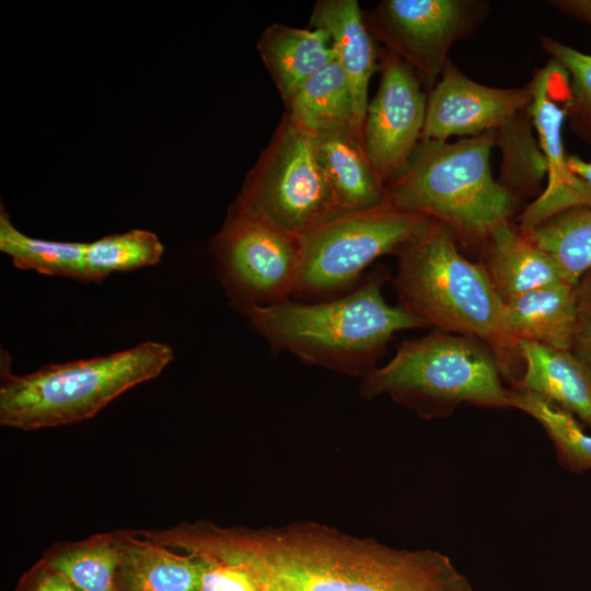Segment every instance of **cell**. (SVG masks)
<instances>
[{
    "label": "cell",
    "instance_id": "1",
    "mask_svg": "<svg viewBox=\"0 0 591 591\" xmlns=\"http://www.w3.org/2000/svg\"><path fill=\"white\" fill-rule=\"evenodd\" d=\"M222 545L288 591H473L444 554L402 549L313 522L218 530Z\"/></svg>",
    "mask_w": 591,
    "mask_h": 591
},
{
    "label": "cell",
    "instance_id": "2",
    "mask_svg": "<svg viewBox=\"0 0 591 591\" xmlns=\"http://www.w3.org/2000/svg\"><path fill=\"white\" fill-rule=\"evenodd\" d=\"M457 240L452 228L426 217L397 247L393 285L399 304L434 329L484 341L512 385L524 366L519 345L505 329L503 302L484 265L461 255Z\"/></svg>",
    "mask_w": 591,
    "mask_h": 591
},
{
    "label": "cell",
    "instance_id": "3",
    "mask_svg": "<svg viewBox=\"0 0 591 591\" xmlns=\"http://www.w3.org/2000/svg\"><path fill=\"white\" fill-rule=\"evenodd\" d=\"M386 277L376 270L352 292L326 302L287 299L239 312L275 354L289 351L306 363L363 378L395 333L429 326L401 304L384 300L381 288Z\"/></svg>",
    "mask_w": 591,
    "mask_h": 591
},
{
    "label": "cell",
    "instance_id": "4",
    "mask_svg": "<svg viewBox=\"0 0 591 591\" xmlns=\"http://www.w3.org/2000/svg\"><path fill=\"white\" fill-rule=\"evenodd\" d=\"M495 146V131L455 142L420 140L404 170L385 185L386 202L445 223L459 240L486 244L515 206V196L493 176Z\"/></svg>",
    "mask_w": 591,
    "mask_h": 591
},
{
    "label": "cell",
    "instance_id": "5",
    "mask_svg": "<svg viewBox=\"0 0 591 591\" xmlns=\"http://www.w3.org/2000/svg\"><path fill=\"white\" fill-rule=\"evenodd\" d=\"M173 357L170 345L149 340L18 375L11 371L10 355L2 350L0 424L30 431L92 418L124 392L161 374Z\"/></svg>",
    "mask_w": 591,
    "mask_h": 591
},
{
    "label": "cell",
    "instance_id": "6",
    "mask_svg": "<svg viewBox=\"0 0 591 591\" xmlns=\"http://www.w3.org/2000/svg\"><path fill=\"white\" fill-rule=\"evenodd\" d=\"M493 349L439 329L405 340L394 358L362 378L367 398L387 394L425 419L447 418L461 404L510 408Z\"/></svg>",
    "mask_w": 591,
    "mask_h": 591
},
{
    "label": "cell",
    "instance_id": "7",
    "mask_svg": "<svg viewBox=\"0 0 591 591\" xmlns=\"http://www.w3.org/2000/svg\"><path fill=\"white\" fill-rule=\"evenodd\" d=\"M229 211L300 236L345 210L317 163L313 132L285 112Z\"/></svg>",
    "mask_w": 591,
    "mask_h": 591
},
{
    "label": "cell",
    "instance_id": "8",
    "mask_svg": "<svg viewBox=\"0 0 591 591\" xmlns=\"http://www.w3.org/2000/svg\"><path fill=\"white\" fill-rule=\"evenodd\" d=\"M425 216L389 204L341 211L299 236L300 271L294 293L324 296L354 283L378 257L395 253Z\"/></svg>",
    "mask_w": 591,
    "mask_h": 591
},
{
    "label": "cell",
    "instance_id": "9",
    "mask_svg": "<svg viewBox=\"0 0 591 591\" xmlns=\"http://www.w3.org/2000/svg\"><path fill=\"white\" fill-rule=\"evenodd\" d=\"M210 251L218 278L236 311L271 305L296 291L301 262L299 236L228 211Z\"/></svg>",
    "mask_w": 591,
    "mask_h": 591
},
{
    "label": "cell",
    "instance_id": "10",
    "mask_svg": "<svg viewBox=\"0 0 591 591\" xmlns=\"http://www.w3.org/2000/svg\"><path fill=\"white\" fill-rule=\"evenodd\" d=\"M487 9V3L472 0H383L363 14L374 40L413 68L431 90L452 45L477 28Z\"/></svg>",
    "mask_w": 591,
    "mask_h": 591
},
{
    "label": "cell",
    "instance_id": "11",
    "mask_svg": "<svg viewBox=\"0 0 591 591\" xmlns=\"http://www.w3.org/2000/svg\"><path fill=\"white\" fill-rule=\"evenodd\" d=\"M381 78L369 102L363 144L384 186L406 166L421 140L427 97L413 68L384 49L379 63Z\"/></svg>",
    "mask_w": 591,
    "mask_h": 591
},
{
    "label": "cell",
    "instance_id": "12",
    "mask_svg": "<svg viewBox=\"0 0 591 591\" xmlns=\"http://www.w3.org/2000/svg\"><path fill=\"white\" fill-rule=\"evenodd\" d=\"M531 88L530 114L538 138L547 174L541 195L520 215L518 229L528 233L566 210L591 206V187L568 165L563 141L569 78L566 70L549 59L535 71Z\"/></svg>",
    "mask_w": 591,
    "mask_h": 591
},
{
    "label": "cell",
    "instance_id": "13",
    "mask_svg": "<svg viewBox=\"0 0 591 591\" xmlns=\"http://www.w3.org/2000/svg\"><path fill=\"white\" fill-rule=\"evenodd\" d=\"M530 83L522 88L483 85L448 61L427 97L421 140L447 141L451 136H496L530 116Z\"/></svg>",
    "mask_w": 591,
    "mask_h": 591
},
{
    "label": "cell",
    "instance_id": "14",
    "mask_svg": "<svg viewBox=\"0 0 591 591\" xmlns=\"http://www.w3.org/2000/svg\"><path fill=\"white\" fill-rule=\"evenodd\" d=\"M309 27L324 31L335 50L351 91L355 126L363 137L368 86L379 67L378 53L357 0H318Z\"/></svg>",
    "mask_w": 591,
    "mask_h": 591
},
{
    "label": "cell",
    "instance_id": "15",
    "mask_svg": "<svg viewBox=\"0 0 591 591\" xmlns=\"http://www.w3.org/2000/svg\"><path fill=\"white\" fill-rule=\"evenodd\" d=\"M313 135L317 163L341 210L364 211L387 204L385 186L354 126L331 127Z\"/></svg>",
    "mask_w": 591,
    "mask_h": 591
},
{
    "label": "cell",
    "instance_id": "16",
    "mask_svg": "<svg viewBox=\"0 0 591 591\" xmlns=\"http://www.w3.org/2000/svg\"><path fill=\"white\" fill-rule=\"evenodd\" d=\"M503 302V325L509 337L571 351L576 327L575 285L559 281Z\"/></svg>",
    "mask_w": 591,
    "mask_h": 591
},
{
    "label": "cell",
    "instance_id": "17",
    "mask_svg": "<svg viewBox=\"0 0 591 591\" xmlns=\"http://www.w3.org/2000/svg\"><path fill=\"white\" fill-rule=\"evenodd\" d=\"M519 348L523 373L510 386L542 395L591 429V369L572 351L526 340Z\"/></svg>",
    "mask_w": 591,
    "mask_h": 591
},
{
    "label": "cell",
    "instance_id": "18",
    "mask_svg": "<svg viewBox=\"0 0 591 591\" xmlns=\"http://www.w3.org/2000/svg\"><path fill=\"white\" fill-rule=\"evenodd\" d=\"M485 245L484 267L502 301L566 281L556 262L510 221L497 224Z\"/></svg>",
    "mask_w": 591,
    "mask_h": 591
},
{
    "label": "cell",
    "instance_id": "19",
    "mask_svg": "<svg viewBox=\"0 0 591 591\" xmlns=\"http://www.w3.org/2000/svg\"><path fill=\"white\" fill-rule=\"evenodd\" d=\"M256 48L283 103L306 79L336 58L324 31L280 23L269 25L260 34Z\"/></svg>",
    "mask_w": 591,
    "mask_h": 591
},
{
    "label": "cell",
    "instance_id": "20",
    "mask_svg": "<svg viewBox=\"0 0 591 591\" xmlns=\"http://www.w3.org/2000/svg\"><path fill=\"white\" fill-rule=\"evenodd\" d=\"M118 591H197L201 563L136 532H121Z\"/></svg>",
    "mask_w": 591,
    "mask_h": 591
},
{
    "label": "cell",
    "instance_id": "21",
    "mask_svg": "<svg viewBox=\"0 0 591 591\" xmlns=\"http://www.w3.org/2000/svg\"><path fill=\"white\" fill-rule=\"evenodd\" d=\"M285 106L313 134L336 126L356 128L349 82L336 58L306 79Z\"/></svg>",
    "mask_w": 591,
    "mask_h": 591
},
{
    "label": "cell",
    "instance_id": "22",
    "mask_svg": "<svg viewBox=\"0 0 591 591\" xmlns=\"http://www.w3.org/2000/svg\"><path fill=\"white\" fill-rule=\"evenodd\" d=\"M123 556L120 532L97 534L53 551L45 564L79 591H118Z\"/></svg>",
    "mask_w": 591,
    "mask_h": 591
},
{
    "label": "cell",
    "instance_id": "23",
    "mask_svg": "<svg viewBox=\"0 0 591 591\" xmlns=\"http://www.w3.org/2000/svg\"><path fill=\"white\" fill-rule=\"evenodd\" d=\"M84 250L85 242L50 241L22 233L1 205L0 251L16 268L84 282Z\"/></svg>",
    "mask_w": 591,
    "mask_h": 591
},
{
    "label": "cell",
    "instance_id": "24",
    "mask_svg": "<svg viewBox=\"0 0 591 591\" xmlns=\"http://www.w3.org/2000/svg\"><path fill=\"white\" fill-rule=\"evenodd\" d=\"M523 234L556 262L566 281L576 285L591 268V206L560 212Z\"/></svg>",
    "mask_w": 591,
    "mask_h": 591
},
{
    "label": "cell",
    "instance_id": "25",
    "mask_svg": "<svg viewBox=\"0 0 591 591\" xmlns=\"http://www.w3.org/2000/svg\"><path fill=\"white\" fill-rule=\"evenodd\" d=\"M510 408H517L534 418L552 440L560 465L580 473L591 468V434L575 416L534 392L510 386Z\"/></svg>",
    "mask_w": 591,
    "mask_h": 591
},
{
    "label": "cell",
    "instance_id": "26",
    "mask_svg": "<svg viewBox=\"0 0 591 591\" xmlns=\"http://www.w3.org/2000/svg\"><path fill=\"white\" fill-rule=\"evenodd\" d=\"M163 253L164 246L157 234L140 229L85 242L84 282H101L114 273L155 265Z\"/></svg>",
    "mask_w": 591,
    "mask_h": 591
},
{
    "label": "cell",
    "instance_id": "27",
    "mask_svg": "<svg viewBox=\"0 0 591 591\" xmlns=\"http://www.w3.org/2000/svg\"><path fill=\"white\" fill-rule=\"evenodd\" d=\"M541 46L568 73L566 119L570 130L591 148V55L552 37H541Z\"/></svg>",
    "mask_w": 591,
    "mask_h": 591
},
{
    "label": "cell",
    "instance_id": "28",
    "mask_svg": "<svg viewBox=\"0 0 591 591\" xmlns=\"http://www.w3.org/2000/svg\"><path fill=\"white\" fill-rule=\"evenodd\" d=\"M576 327L571 351L591 369V268L575 285Z\"/></svg>",
    "mask_w": 591,
    "mask_h": 591
},
{
    "label": "cell",
    "instance_id": "29",
    "mask_svg": "<svg viewBox=\"0 0 591 591\" xmlns=\"http://www.w3.org/2000/svg\"><path fill=\"white\" fill-rule=\"evenodd\" d=\"M32 591H79L63 576L46 564L42 567Z\"/></svg>",
    "mask_w": 591,
    "mask_h": 591
},
{
    "label": "cell",
    "instance_id": "30",
    "mask_svg": "<svg viewBox=\"0 0 591 591\" xmlns=\"http://www.w3.org/2000/svg\"><path fill=\"white\" fill-rule=\"evenodd\" d=\"M549 3L561 12L591 24V0H557Z\"/></svg>",
    "mask_w": 591,
    "mask_h": 591
},
{
    "label": "cell",
    "instance_id": "31",
    "mask_svg": "<svg viewBox=\"0 0 591 591\" xmlns=\"http://www.w3.org/2000/svg\"><path fill=\"white\" fill-rule=\"evenodd\" d=\"M568 165L576 175L591 187V161H584L577 155L568 154Z\"/></svg>",
    "mask_w": 591,
    "mask_h": 591
},
{
    "label": "cell",
    "instance_id": "32",
    "mask_svg": "<svg viewBox=\"0 0 591 591\" xmlns=\"http://www.w3.org/2000/svg\"><path fill=\"white\" fill-rule=\"evenodd\" d=\"M263 587H262V591H288L286 590L283 587H281L280 584H278L277 582L270 580V579H267L265 577H263Z\"/></svg>",
    "mask_w": 591,
    "mask_h": 591
}]
</instances>
